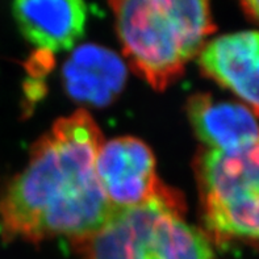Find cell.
Instances as JSON below:
<instances>
[{
    "label": "cell",
    "instance_id": "cell-4",
    "mask_svg": "<svg viewBox=\"0 0 259 259\" xmlns=\"http://www.w3.org/2000/svg\"><path fill=\"white\" fill-rule=\"evenodd\" d=\"M194 168L205 234L259 249V138L234 151L203 148Z\"/></svg>",
    "mask_w": 259,
    "mask_h": 259
},
{
    "label": "cell",
    "instance_id": "cell-8",
    "mask_svg": "<svg viewBox=\"0 0 259 259\" xmlns=\"http://www.w3.org/2000/svg\"><path fill=\"white\" fill-rule=\"evenodd\" d=\"M126 66L104 46H79L63 66V83L70 96L92 105L109 104L124 89Z\"/></svg>",
    "mask_w": 259,
    "mask_h": 259
},
{
    "label": "cell",
    "instance_id": "cell-10",
    "mask_svg": "<svg viewBox=\"0 0 259 259\" xmlns=\"http://www.w3.org/2000/svg\"><path fill=\"white\" fill-rule=\"evenodd\" d=\"M247 16L259 23V0H238Z\"/></svg>",
    "mask_w": 259,
    "mask_h": 259
},
{
    "label": "cell",
    "instance_id": "cell-5",
    "mask_svg": "<svg viewBox=\"0 0 259 259\" xmlns=\"http://www.w3.org/2000/svg\"><path fill=\"white\" fill-rule=\"evenodd\" d=\"M96 174L115 209L145 203L164 187L157 177L154 155L135 137L103 142L96 159Z\"/></svg>",
    "mask_w": 259,
    "mask_h": 259
},
{
    "label": "cell",
    "instance_id": "cell-9",
    "mask_svg": "<svg viewBox=\"0 0 259 259\" xmlns=\"http://www.w3.org/2000/svg\"><path fill=\"white\" fill-rule=\"evenodd\" d=\"M191 125L205 148L234 151L259 138V122L247 107L199 94L188 102Z\"/></svg>",
    "mask_w": 259,
    "mask_h": 259
},
{
    "label": "cell",
    "instance_id": "cell-2",
    "mask_svg": "<svg viewBox=\"0 0 259 259\" xmlns=\"http://www.w3.org/2000/svg\"><path fill=\"white\" fill-rule=\"evenodd\" d=\"M122 52L137 74L163 91L214 32L209 0H109Z\"/></svg>",
    "mask_w": 259,
    "mask_h": 259
},
{
    "label": "cell",
    "instance_id": "cell-3",
    "mask_svg": "<svg viewBox=\"0 0 259 259\" xmlns=\"http://www.w3.org/2000/svg\"><path fill=\"white\" fill-rule=\"evenodd\" d=\"M74 245L82 259H214L210 238L184 220L183 199L167 186L145 203L115 209Z\"/></svg>",
    "mask_w": 259,
    "mask_h": 259
},
{
    "label": "cell",
    "instance_id": "cell-7",
    "mask_svg": "<svg viewBox=\"0 0 259 259\" xmlns=\"http://www.w3.org/2000/svg\"><path fill=\"white\" fill-rule=\"evenodd\" d=\"M13 15L25 38L44 54L74 48L87 23L84 0H15Z\"/></svg>",
    "mask_w": 259,
    "mask_h": 259
},
{
    "label": "cell",
    "instance_id": "cell-6",
    "mask_svg": "<svg viewBox=\"0 0 259 259\" xmlns=\"http://www.w3.org/2000/svg\"><path fill=\"white\" fill-rule=\"evenodd\" d=\"M203 72L259 113V32L246 30L208 41L199 53Z\"/></svg>",
    "mask_w": 259,
    "mask_h": 259
},
{
    "label": "cell",
    "instance_id": "cell-1",
    "mask_svg": "<svg viewBox=\"0 0 259 259\" xmlns=\"http://www.w3.org/2000/svg\"><path fill=\"white\" fill-rule=\"evenodd\" d=\"M102 145V132L85 111L56 121L0 195L4 238L42 242L67 237L75 242L103 227L115 208L96 174Z\"/></svg>",
    "mask_w": 259,
    "mask_h": 259
}]
</instances>
